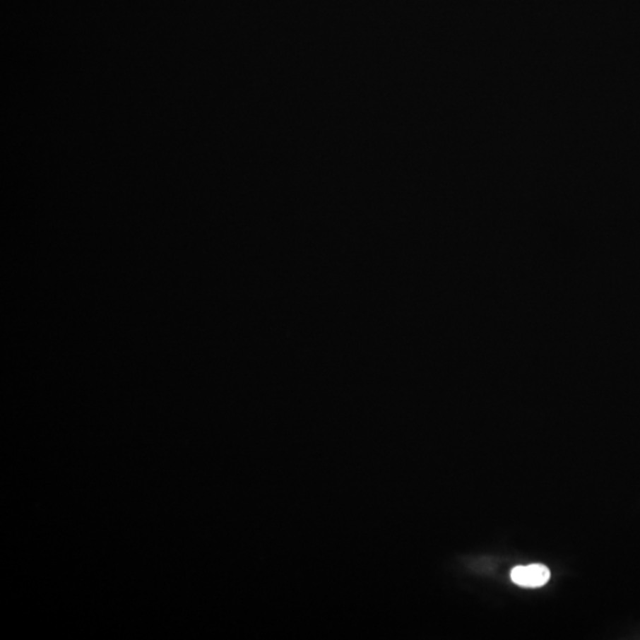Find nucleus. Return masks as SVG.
<instances>
[{"instance_id":"f257e3e1","label":"nucleus","mask_w":640,"mask_h":640,"mask_svg":"<svg viewBox=\"0 0 640 640\" xmlns=\"http://www.w3.org/2000/svg\"><path fill=\"white\" fill-rule=\"evenodd\" d=\"M512 582L526 588H538L545 586L550 579V571L540 563L530 566H517L510 573Z\"/></svg>"}]
</instances>
